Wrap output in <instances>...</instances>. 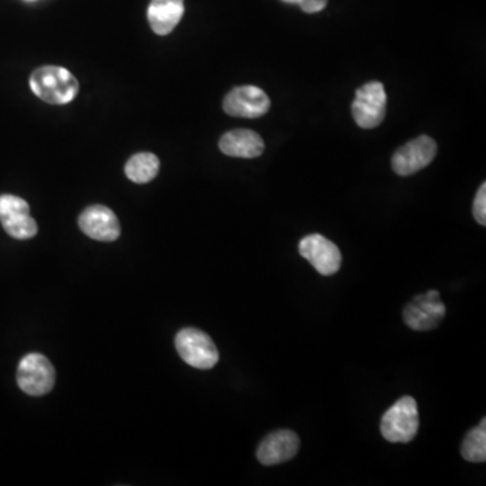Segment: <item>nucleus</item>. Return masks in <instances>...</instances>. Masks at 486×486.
I'll return each mask as SVG.
<instances>
[{
    "mask_svg": "<svg viewBox=\"0 0 486 486\" xmlns=\"http://www.w3.org/2000/svg\"><path fill=\"white\" fill-rule=\"evenodd\" d=\"M33 94L49 105H68L79 94L76 77L63 67L46 66L35 69L30 76Z\"/></svg>",
    "mask_w": 486,
    "mask_h": 486,
    "instance_id": "obj_1",
    "label": "nucleus"
},
{
    "mask_svg": "<svg viewBox=\"0 0 486 486\" xmlns=\"http://www.w3.org/2000/svg\"><path fill=\"white\" fill-rule=\"evenodd\" d=\"M418 431L419 411L413 397H402L382 416L381 434L390 443H408Z\"/></svg>",
    "mask_w": 486,
    "mask_h": 486,
    "instance_id": "obj_2",
    "label": "nucleus"
},
{
    "mask_svg": "<svg viewBox=\"0 0 486 486\" xmlns=\"http://www.w3.org/2000/svg\"><path fill=\"white\" fill-rule=\"evenodd\" d=\"M178 356L192 368L208 371L219 361V351L208 333L198 328H183L175 341Z\"/></svg>",
    "mask_w": 486,
    "mask_h": 486,
    "instance_id": "obj_3",
    "label": "nucleus"
},
{
    "mask_svg": "<svg viewBox=\"0 0 486 486\" xmlns=\"http://www.w3.org/2000/svg\"><path fill=\"white\" fill-rule=\"evenodd\" d=\"M17 381L28 396H43L53 389L56 372L43 354H27L18 366Z\"/></svg>",
    "mask_w": 486,
    "mask_h": 486,
    "instance_id": "obj_4",
    "label": "nucleus"
},
{
    "mask_svg": "<svg viewBox=\"0 0 486 486\" xmlns=\"http://www.w3.org/2000/svg\"><path fill=\"white\" fill-rule=\"evenodd\" d=\"M351 111L359 128H377L384 121L387 111L384 85L380 82H372L359 88L356 92Z\"/></svg>",
    "mask_w": 486,
    "mask_h": 486,
    "instance_id": "obj_5",
    "label": "nucleus"
},
{
    "mask_svg": "<svg viewBox=\"0 0 486 486\" xmlns=\"http://www.w3.org/2000/svg\"><path fill=\"white\" fill-rule=\"evenodd\" d=\"M0 223L15 239H32L37 235V222L30 216V206L14 195L0 196Z\"/></svg>",
    "mask_w": 486,
    "mask_h": 486,
    "instance_id": "obj_6",
    "label": "nucleus"
},
{
    "mask_svg": "<svg viewBox=\"0 0 486 486\" xmlns=\"http://www.w3.org/2000/svg\"><path fill=\"white\" fill-rule=\"evenodd\" d=\"M299 252L322 276L335 275L342 265V255L337 245L320 234L302 238Z\"/></svg>",
    "mask_w": 486,
    "mask_h": 486,
    "instance_id": "obj_7",
    "label": "nucleus"
},
{
    "mask_svg": "<svg viewBox=\"0 0 486 486\" xmlns=\"http://www.w3.org/2000/svg\"><path fill=\"white\" fill-rule=\"evenodd\" d=\"M435 141L430 137L421 136L419 138L400 147L392 157V168L399 176H411L423 168L428 167L436 156Z\"/></svg>",
    "mask_w": 486,
    "mask_h": 486,
    "instance_id": "obj_8",
    "label": "nucleus"
},
{
    "mask_svg": "<svg viewBox=\"0 0 486 486\" xmlns=\"http://www.w3.org/2000/svg\"><path fill=\"white\" fill-rule=\"evenodd\" d=\"M438 291L416 296L404 310V322L416 331H428L435 328L446 315V306L439 300Z\"/></svg>",
    "mask_w": 486,
    "mask_h": 486,
    "instance_id": "obj_9",
    "label": "nucleus"
},
{
    "mask_svg": "<svg viewBox=\"0 0 486 486\" xmlns=\"http://www.w3.org/2000/svg\"><path fill=\"white\" fill-rule=\"evenodd\" d=\"M223 108L229 115L237 118H260L270 108L268 95L253 85L237 87L224 98Z\"/></svg>",
    "mask_w": 486,
    "mask_h": 486,
    "instance_id": "obj_10",
    "label": "nucleus"
},
{
    "mask_svg": "<svg viewBox=\"0 0 486 486\" xmlns=\"http://www.w3.org/2000/svg\"><path fill=\"white\" fill-rule=\"evenodd\" d=\"M79 226L87 237L100 242H114L121 235V224L115 214L106 206H90L82 212Z\"/></svg>",
    "mask_w": 486,
    "mask_h": 486,
    "instance_id": "obj_11",
    "label": "nucleus"
},
{
    "mask_svg": "<svg viewBox=\"0 0 486 486\" xmlns=\"http://www.w3.org/2000/svg\"><path fill=\"white\" fill-rule=\"evenodd\" d=\"M300 439L294 431L278 430L269 434L257 450V459L265 466L291 461L299 451Z\"/></svg>",
    "mask_w": 486,
    "mask_h": 486,
    "instance_id": "obj_12",
    "label": "nucleus"
},
{
    "mask_svg": "<svg viewBox=\"0 0 486 486\" xmlns=\"http://www.w3.org/2000/svg\"><path fill=\"white\" fill-rule=\"evenodd\" d=\"M184 12V0H152L147 20L157 35H168L180 23Z\"/></svg>",
    "mask_w": 486,
    "mask_h": 486,
    "instance_id": "obj_13",
    "label": "nucleus"
},
{
    "mask_svg": "<svg viewBox=\"0 0 486 486\" xmlns=\"http://www.w3.org/2000/svg\"><path fill=\"white\" fill-rule=\"evenodd\" d=\"M219 147L226 156L255 159L263 154L265 144L255 131L232 130L222 137Z\"/></svg>",
    "mask_w": 486,
    "mask_h": 486,
    "instance_id": "obj_14",
    "label": "nucleus"
},
{
    "mask_svg": "<svg viewBox=\"0 0 486 486\" xmlns=\"http://www.w3.org/2000/svg\"><path fill=\"white\" fill-rule=\"evenodd\" d=\"M160 170V160L153 153H138L129 160L125 173L129 180L137 184H146L156 178Z\"/></svg>",
    "mask_w": 486,
    "mask_h": 486,
    "instance_id": "obj_15",
    "label": "nucleus"
},
{
    "mask_svg": "<svg viewBox=\"0 0 486 486\" xmlns=\"http://www.w3.org/2000/svg\"><path fill=\"white\" fill-rule=\"evenodd\" d=\"M461 452L466 461L475 464L486 461V419H482L480 426L467 434Z\"/></svg>",
    "mask_w": 486,
    "mask_h": 486,
    "instance_id": "obj_16",
    "label": "nucleus"
},
{
    "mask_svg": "<svg viewBox=\"0 0 486 486\" xmlns=\"http://www.w3.org/2000/svg\"><path fill=\"white\" fill-rule=\"evenodd\" d=\"M473 214L477 219L478 223L485 226L486 224V184L483 183L475 195L474 204H473Z\"/></svg>",
    "mask_w": 486,
    "mask_h": 486,
    "instance_id": "obj_17",
    "label": "nucleus"
},
{
    "mask_svg": "<svg viewBox=\"0 0 486 486\" xmlns=\"http://www.w3.org/2000/svg\"><path fill=\"white\" fill-rule=\"evenodd\" d=\"M327 2L328 0H302L299 6L302 7V12L315 14L322 12L327 6Z\"/></svg>",
    "mask_w": 486,
    "mask_h": 486,
    "instance_id": "obj_18",
    "label": "nucleus"
},
{
    "mask_svg": "<svg viewBox=\"0 0 486 486\" xmlns=\"http://www.w3.org/2000/svg\"><path fill=\"white\" fill-rule=\"evenodd\" d=\"M281 2H284V4H300V2H302V0H281Z\"/></svg>",
    "mask_w": 486,
    "mask_h": 486,
    "instance_id": "obj_19",
    "label": "nucleus"
}]
</instances>
